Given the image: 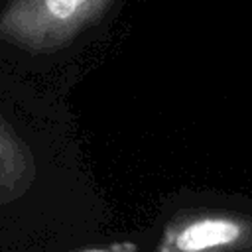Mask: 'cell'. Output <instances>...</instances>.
<instances>
[{
    "instance_id": "1",
    "label": "cell",
    "mask_w": 252,
    "mask_h": 252,
    "mask_svg": "<svg viewBox=\"0 0 252 252\" xmlns=\"http://www.w3.org/2000/svg\"><path fill=\"white\" fill-rule=\"evenodd\" d=\"M110 4L112 0H12L0 16V39L32 53L55 51Z\"/></svg>"
},
{
    "instance_id": "2",
    "label": "cell",
    "mask_w": 252,
    "mask_h": 252,
    "mask_svg": "<svg viewBox=\"0 0 252 252\" xmlns=\"http://www.w3.org/2000/svg\"><path fill=\"white\" fill-rule=\"evenodd\" d=\"M252 246V222L232 213H187L173 219L158 244L163 252L197 250H232Z\"/></svg>"
},
{
    "instance_id": "3",
    "label": "cell",
    "mask_w": 252,
    "mask_h": 252,
    "mask_svg": "<svg viewBox=\"0 0 252 252\" xmlns=\"http://www.w3.org/2000/svg\"><path fill=\"white\" fill-rule=\"evenodd\" d=\"M33 171L26 144L0 116V203L20 197L30 187Z\"/></svg>"
}]
</instances>
